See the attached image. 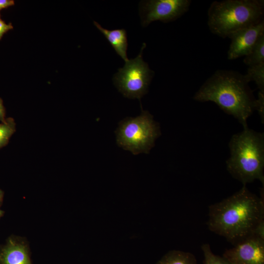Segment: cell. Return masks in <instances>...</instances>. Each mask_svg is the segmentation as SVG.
Returning a JSON list of instances; mask_svg holds the SVG:
<instances>
[{"instance_id":"6da1fadb","label":"cell","mask_w":264,"mask_h":264,"mask_svg":"<svg viewBox=\"0 0 264 264\" xmlns=\"http://www.w3.org/2000/svg\"><path fill=\"white\" fill-rule=\"evenodd\" d=\"M208 228L230 242H240L252 236L264 219V198L246 187L209 207Z\"/></svg>"},{"instance_id":"7a4b0ae2","label":"cell","mask_w":264,"mask_h":264,"mask_svg":"<svg viewBox=\"0 0 264 264\" xmlns=\"http://www.w3.org/2000/svg\"><path fill=\"white\" fill-rule=\"evenodd\" d=\"M244 75L229 70H218L201 86L194 96L200 102L215 103L243 126L255 110L256 99Z\"/></svg>"},{"instance_id":"3957f363","label":"cell","mask_w":264,"mask_h":264,"mask_svg":"<svg viewBox=\"0 0 264 264\" xmlns=\"http://www.w3.org/2000/svg\"><path fill=\"white\" fill-rule=\"evenodd\" d=\"M226 161L231 176L243 185L255 180L264 182V135L248 127L232 136Z\"/></svg>"},{"instance_id":"277c9868","label":"cell","mask_w":264,"mask_h":264,"mask_svg":"<svg viewBox=\"0 0 264 264\" xmlns=\"http://www.w3.org/2000/svg\"><path fill=\"white\" fill-rule=\"evenodd\" d=\"M264 0H224L214 1L208 10L210 31L222 38L264 20Z\"/></svg>"},{"instance_id":"5b68a950","label":"cell","mask_w":264,"mask_h":264,"mask_svg":"<svg viewBox=\"0 0 264 264\" xmlns=\"http://www.w3.org/2000/svg\"><path fill=\"white\" fill-rule=\"evenodd\" d=\"M116 134L118 145L136 155L142 153L148 154L160 132L153 116L148 111L142 110L137 117L122 121Z\"/></svg>"},{"instance_id":"8992f818","label":"cell","mask_w":264,"mask_h":264,"mask_svg":"<svg viewBox=\"0 0 264 264\" xmlns=\"http://www.w3.org/2000/svg\"><path fill=\"white\" fill-rule=\"evenodd\" d=\"M146 47L144 43L140 52L134 59L125 62L113 77L114 83L119 91L127 98H141L147 92L153 71L142 58L143 50Z\"/></svg>"},{"instance_id":"52a82bcc","label":"cell","mask_w":264,"mask_h":264,"mask_svg":"<svg viewBox=\"0 0 264 264\" xmlns=\"http://www.w3.org/2000/svg\"><path fill=\"white\" fill-rule=\"evenodd\" d=\"M190 0H150L142 2L140 14L143 26L160 21H173L183 15L190 7Z\"/></svg>"},{"instance_id":"ba28073f","label":"cell","mask_w":264,"mask_h":264,"mask_svg":"<svg viewBox=\"0 0 264 264\" xmlns=\"http://www.w3.org/2000/svg\"><path fill=\"white\" fill-rule=\"evenodd\" d=\"M223 257L230 264H264V240L248 237L226 250Z\"/></svg>"},{"instance_id":"9c48e42d","label":"cell","mask_w":264,"mask_h":264,"mask_svg":"<svg viewBox=\"0 0 264 264\" xmlns=\"http://www.w3.org/2000/svg\"><path fill=\"white\" fill-rule=\"evenodd\" d=\"M264 34V21L241 29L233 34L227 52V58L234 60L248 55L259 38Z\"/></svg>"},{"instance_id":"30bf717a","label":"cell","mask_w":264,"mask_h":264,"mask_svg":"<svg viewBox=\"0 0 264 264\" xmlns=\"http://www.w3.org/2000/svg\"><path fill=\"white\" fill-rule=\"evenodd\" d=\"M0 264H31L25 244L10 239L0 249Z\"/></svg>"},{"instance_id":"8fae6325","label":"cell","mask_w":264,"mask_h":264,"mask_svg":"<svg viewBox=\"0 0 264 264\" xmlns=\"http://www.w3.org/2000/svg\"><path fill=\"white\" fill-rule=\"evenodd\" d=\"M94 25L104 35L116 53L125 62L129 60L127 55L128 40L125 29L108 30L102 27L98 23L94 21Z\"/></svg>"},{"instance_id":"7c38bea8","label":"cell","mask_w":264,"mask_h":264,"mask_svg":"<svg viewBox=\"0 0 264 264\" xmlns=\"http://www.w3.org/2000/svg\"><path fill=\"white\" fill-rule=\"evenodd\" d=\"M156 264H198L194 255L189 252L179 250L169 252Z\"/></svg>"},{"instance_id":"4fadbf2b","label":"cell","mask_w":264,"mask_h":264,"mask_svg":"<svg viewBox=\"0 0 264 264\" xmlns=\"http://www.w3.org/2000/svg\"><path fill=\"white\" fill-rule=\"evenodd\" d=\"M244 57L243 62L248 66L264 62V34L259 38L250 53Z\"/></svg>"},{"instance_id":"5bb4252c","label":"cell","mask_w":264,"mask_h":264,"mask_svg":"<svg viewBox=\"0 0 264 264\" xmlns=\"http://www.w3.org/2000/svg\"><path fill=\"white\" fill-rule=\"evenodd\" d=\"M244 76L248 83L255 82L259 90L264 91V62L249 66Z\"/></svg>"},{"instance_id":"9a60e30c","label":"cell","mask_w":264,"mask_h":264,"mask_svg":"<svg viewBox=\"0 0 264 264\" xmlns=\"http://www.w3.org/2000/svg\"><path fill=\"white\" fill-rule=\"evenodd\" d=\"M15 123L12 118L0 122V149L8 143L9 138L15 132Z\"/></svg>"},{"instance_id":"2e32d148","label":"cell","mask_w":264,"mask_h":264,"mask_svg":"<svg viewBox=\"0 0 264 264\" xmlns=\"http://www.w3.org/2000/svg\"><path fill=\"white\" fill-rule=\"evenodd\" d=\"M204 255V264H230L223 257L214 254L209 244L205 243L201 246Z\"/></svg>"},{"instance_id":"e0dca14e","label":"cell","mask_w":264,"mask_h":264,"mask_svg":"<svg viewBox=\"0 0 264 264\" xmlns=\"http://www.w3.org/2000/svg\"><path fill=\"white\" fill-rule=\"evenodd\" d=\"M255 110H258L261 119L264 121V91L259 90L258 98L255 100Z\"/></svg>"},{"instance_id":"ac0fdd59","label":"cell","mask_w":264,"mask_h":264,"mask_svg":"<svg viewBox=\"0 0 264 264\" xmlns=\"http://www.w3.org/2000/svg\"><path fill=\"white\" fill-rule=\"evenodd\" d=\"M252 236L264 240V220H260L255 227Z\"/></svg>"},{"instance_id":"d6986e66","label":"cell","mask_w":264,"mask_h":264,"mask_svg":"<svg viewBox=\"0 0 264 264\" xmlns=\"http://www.w3.org/2000/svg\"><path fill=\"white\" fill-rule=\"evenodd\" d=\"M13 27L11 23L6 24L1 19L0 16V39L5 33L13 29Z\"/></svg>"},{"instance_id":"ffe728a7","label":"cell","mask_w":264,"mask_h":264,"mask_svg":"<svg viewBox=\"0 0 264 264\" xmlns=\"http://www.w3.org/2000/svg\"><path fill=\"white\" fill-rule=\"evenodd\" d=\"M14 4L12 0H0V10Z\"/></svg>"},{"instance_id":"44dd1931","label":"cell","mask_w":264,"mask_h":264,"mask_svg":"<svg viewBox=\"0 0 264 264\" xmlns=\"http://www.w3.org/2000/svg\"><path fill=\"white\" fill-rule=\"evenodd\" d=\"M5 119V109L3 105L2 100L0 98V122H3Z\"/></svg>"},{"instance_id":"7402d4cb","label":"cell","mask_w":264,"mask_h":264,"mask_svg":"<svg viewBox=\"0 0 264 264\" xmlns=\"http://www.w3.org/2000/svg\"><path fill=\"white\" fill-rule=\"evenodd\" d=\"M3 196V192L1 190H0V205L2 201Z\"/></svg>"},{"instance_id":"603a6c76","label":"cell","mask_w":264,"mask_h":264,"mask_svg":"<svg viewBox=\"0 0 264 264\" xmlns=\"http://www.w3.org/2000/svg\"><path fill=\"white\" fill-rule=\"evenodd\" d=\"M3 212L0 209V218L2 217L3 215Z\"/></svg>"}]
</instances>
